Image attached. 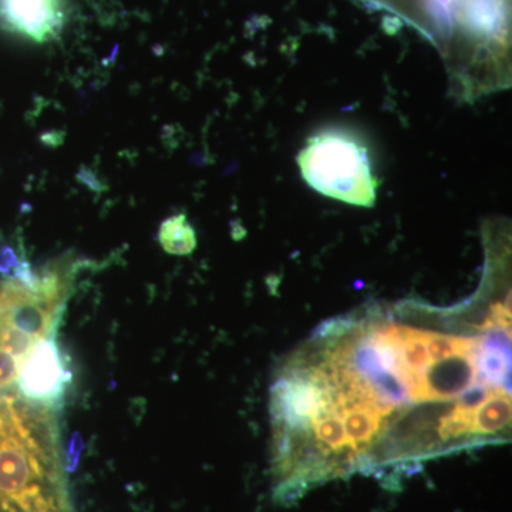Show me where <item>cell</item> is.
<instances>
[{
    "instance_id": "2",
    "label": "cell",
    "mask_w": 512,
    "mask_h": 512,
    "mask_svg": "<svg viewBox=\"0 0 512 512\" xmlns=\"http://www.w3.org/2000/svg\"><path fill=\"white\" fill-rule=\"evenodd\" d=\"M74 272L72 262H56L40 271L23 262L0 282V394L13 392L33 350L57 335Z\"/></svg>"
},
{
    "instance_id": "7",
    "label": "cell",
    "mask_w": 512,
    "mask_h": 512,
    "mask_svg": "<svg viewBox=\"0 0 512 512\" xmlns=\"http://www.w3.org/2000/svg\"><path fill=\"white\" fill-rule=\"evenodd\" d=\"M158 241L171 255H190L197 248V234L184 214L173 215L161 224Z\"/></svg>"
},
{
    "instance_id": "3",
    "label": "cell",
    "mask_w": 512,
    "mask_h": 512,
    "mask_svg": "<svg viewBox=\"0 0 512 512\" xmlns=\"http://www.w3.org/2000/svg\"><path fill=\"white\" fill-rule=\"evenodd\" d=\"M298 163L306 183L320 194L357 207L375 204L376 180L366 147L356 138L339 131L319 134L309 141Z\"/></svg>"
},
{
    "instance_id": "1",
    "label": "cell",
    "mask_w": 512,
    "mask_h": 512,
    "mask_svg": "<svg viewBox=\"0 0 512 512\" xmlns=\"http://www.w3.org/2000/svg\"><path fill=\"white\" fill-rule=\"evenodd\" d=\"M0 512L74 511L56 410L0 394Z\"/></svg>"
},
{
    "instance_id": "8",
    "label": "cell",
    "mask_w": 512,
    "mask_h": 512,
    "mask_svg": "<svg viewBox=\"0 0 512 512\" xmlns=\"http://www.w3.org/2000/svg\"><path fill=\"white\" fill-rule=\"evenodd\" d=\"M377 2H382L384 5L396 6V9L404 10L403 6H406V3L409 2V0H377ZM413 3L416 6H420L421 15H423V18H426L424 20H427L426 0H413Z\"/></svg>"
},
{
    "instance_id": "5",
    "label": "cell",
    "mask_w": 512,
    "mask_h": 512,
    "mask_svg": "<svg viewBox=\"0 0 512 512\" xmlns=\"http://www.w3.org/2000/svg\"><path fill=\"white\" fill-rule=\"evenodd\" d=\"M64 20V0H0V26L32 42L55 39Z\"/></svg>"
},
{
    "instance_id": "6",
    "label": "cell",
    "mask_w": 512,
    "mask_h": 512,
    "mask_svg": "<svg viewBox=\"0 0 512 512\" xmlns=\"http://www.w3.org/2000/svg\"><path fill=\"white\" fill-rule=\"evenodd\" d=\"M461 20L471 33L494 37L507 23V0H464Z\"/></svg>"
},
{
    "instance_id": "4",
    "label": "cell",
    "mask_w": 512,
    "mask_h": 512,
    "mask_svg": "<svg viewBox=\"0 0 512 512\" xmlns=\"http://www.w3.org/2000/svg\"><path fill=\"white\" fill-rule=\"evenodd\" d=\"M72 383V372L62 355L56 336L40 343L26 360L16 380V392L26 402L57 410Z\"/></svg>"
}]
</instances>
